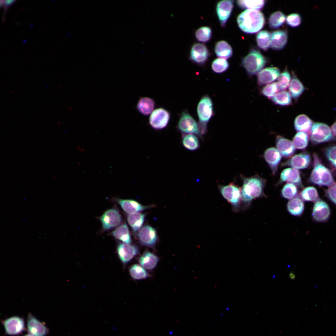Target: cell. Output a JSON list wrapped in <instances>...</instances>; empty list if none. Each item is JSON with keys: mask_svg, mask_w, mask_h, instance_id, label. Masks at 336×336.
Masks as SVG:
<instances>
[{"mask_svg": "<svg viewBox=\"0 0 336 336\" xmlns=\"http://www.w3.org/2000/svg\"><path fill=\"white\" fill-rule=\"evenodd\" d=\"M110 235L124 243L128 244H131L132 243L129 228L126 223H124L117 227Z\"/></svg>", "mask_w": 336, "mask_h": 336, "instance_id": "obj_26", "label": "cell"}, {"mask_svg": "<svg viewBox=\"0 0 336 336\" xmlns=\"http://www.w3.org/2000/svg\"><path fill=\"white\" fill-rule=\"evenodd\" d=\"M280 90L278 82H273L265 86L262 89V93L264 96L271 98L275 96Z\"/></svg>", "mask_w": 336, "mask_h": 336, "instance_id": "obj_44", "label": "cell"}, {"mask_svg": "<svg viewBox=\"0 0 336 336\" xmlns=\"http://www.w3.org/2000/svg\"><path fill=\"white\" fill-rule=\"evenodd\" d=\"M16 1L14 0H2L3 7L5 10H7L10 6L13 4Z\"/></svg>", "mask_w": 336, "mask_h": 336, "instance_id": "obj_49", "label": "cell"}, {"mask_svg": "<svg viewBox=\"0 0 336 336\" xmlns=\"http://www.w3.org/2000/svg\"><path fill=\"white\" fill-rule=\"evenodd\" d=\"M264 181L257 177L244 180L241 189V200L244 203L249 204L254 199L263 194Z\"/></svg>", "mask_w": 336, "mask_h": 336, "instance_id": "obj_2", "label": "cell"}, {"mask_svg": "<svg viewBox=\"0 0 336 336\" xmlns=\"http://www.w3.org/2000/svg\"><path fill=\"white\" fill-rule=\"evenodd\" d=\"M286 16L282 12L277 11L272 13L268 20L269 26L273 28H277L285 22Z\"/></svg>", "mask_w": 336, "mask_h": 336, "instance_id": "obj_37", "label": "cell"}, {"mask_svg": "<svg viewBox=\"0 0 336 336\" xmlns=\"http://www.w3.org/2000/svg\"><path fill=\"white\" fill-rule=\"evenodd\" d=\"M330 214L329 206L324 201L317 200L315 203L312 210V216L313 219L318 222L327 221Z\"/></svg>", "mask_w": 336, "mask_h": 336, "instance_id": "obj_15", "label": "cell"}, {"mask_svg": "<svg viewBox=\"0 0 336 336\" xmlns=\"http://www.w3.org/2000/svg\"><path fill=\"white\" fill-rule=\"evenodd\" d=\"M24 336H33V335H32V334H26V335H25Z\"/></svg>", "mask_w": 336, "mask_h": 336, "instance_id": "obj_53", "label": "cell"}, {"mask_svg": "<svg viewBox=\"0 0 336 336\" xmlns=\"http://www.w3.org/2000/svg\"><path fill=\"white\" fill-rule=\"evenodd\" d=\"M123 210L126 213L132 214L142 211L152 207L145 206L133 199H119L117 201Z\"/></svg>", "mask_w": 336, "mask_h": 336, "instance_id": "obj_18", "label": "cell"}, {"mask_svg": "<svg viewBox=\"0 0 336 336\" xmlns=\"http://www.w3.org/2000/svg\"><path fill=\"white\" fill-rule=\"evenodd\" d=\"M170 118V114L166 109L160 108L154 110L149 118L151 126L156 129H161L167 125Z\"/></svg>", "mask_w": 336, "mask_h": 336, "instance_id": "obj_9", "label": "cell"}, {"mask_svg": "<svg viewBox=\"0 0 336 336\" xmlns=\"http://www.w3.org/2000/svg\"><path fill=\"white\" fill-rule=\"evenodd\" d=\"M301 197L304 201L313 202L317 200L319 198L316 189L314 187H306L302 190L301 193Z\"/></svg>", "mask_w": 336, "mask_h": 336, "instance_id": "obj_40", "label": "cell"}, {"mask_svg": "<svg viewBox=\"0 0 336 336\" xmlns=\"http://www.w3.org/2000/svg\"><path fill=\"white\" fill-rule=\"evenodd\" d=\"M2 323L6 333L9 335L17 334L25 329L24 321L19 317H11L3 321Z\"/></svg>", "mask_w": 336, "mask_h": 336, "instance_id": "obj_16", "label": "cell"}, {"mask_svg": "<svg viewBox=\"0 0 336 336\" xmlns=\"http://www.w3.org/2000/svg\"><path fill=\"white\" fill-rule=\"evenodd\" d=\"M287 209L291 215L296 216H300L304 210V203L299 198L296 197L289 201L287 204Z\"/></svg>", "mask_w": 336, "mask_h": 336, "instance_id": "obj_30", "label": "cell"}, {"mask_svg": "<svg viewBox=\"0 0 336 336\" xmlns=\"http://www.w3.org/2000/svg\"><path fill=\"white\" fill-rule=\"evenodd\" d=\"M327 197L336 204V184L329 187L326 191Z\"/></svg>", "mask_w": 336, "mask_h": 336, "instance_id": "obj_48", "label": "cell"}, {"mask_svg": "<svg viewBox=\"0 0 336 336\" xmlns=\"http://www.w3.org/2000/svg\"><path fill=\"white\" fill-rule=\"evenodd\" d=\"M277 148L282 156L285 158L291 157L294 153L295 147L290 140L278 136L276 140Z\"/></svg>", "mask_w": 336, "mask_h": 336, "instance_id": "obj_21", "label": "cell"}, {"mask_svg": "<svg viewBox=\"0 0 336 336\" xmlns=\"http://www.w3.org/2000/svg\"><path fill=\"white\" fill-rule=\"evenodd\" d=\"M326 157L332 164L336 161V146L328 148L326 152Z\"/></svg>", "mask_w": 336, "mask_h": 336, "instance_id": "obj_47", "label": "cell"}, {"mask_svg": "<svg viewBox=\"0 0 336 336\" xmlns=\"http://www.w3.org/2000/svg\"><path fill=\"white\" fill-rule=\"evenodd\" d=\"M272 100L275 104L282 106L289 105L292 102L290 94L286 91L277 93L272 97Z\"/></svg>", "mask_w": 336, "mask_h": 336, "instance_id": "obj_38", "label": "cell"}, {"mask_svg": "<svg viewBox=\"0 0 336 336\" xmlns=\"http://www.w3.org/2000/svg\"><path fill=\"white\" fill-rule=\"evenodd\" d=\"M238 5L242 8L248 9H260L264 6V1L260 0H238Z\"/></svg>", "mask_w": 336, "mask_h": 336, "instance_id": "obj_39", "label": "cell"}, {"mask_svg": "<svg viewBox=\"0 0 336 336\" xmlns=\"http://www.w3.org/2000/svg\"><path fill=\"white\" fill-rule=\"evenodd\" d=\"M182 142L184 146L187 149L194 151L199 147V142L196 136L192 134L184 135Z\"/></svg>", "mask_w": 336, "mask_h": 336, "instance_id": "obj_32", "label": "cell"}, {"mask_svg": "<svg viewBox=\"0 0 336 336\" xmlns=\"http://www.w3.org/2000/svg\"><path fill=\"white\" fill-rule=\"evenodd\" d=\"M214 50L217 57L223 59L231 58L233 54L231 46L227 42L224 40L220 41L216 43Z\"/></svg>", "mask_w": 336, "mask_h": 336, "instance_id": "obj_29", "label": "cell"}, {"mask_svg": "<svg viewBox=\"0 0 336 336\" xmlns=\"http://www.w3.org/2000/svg\"><path fill=\"white\" fill-rule=\"evenodd\" d=\"M331 129L334 134L336 136V122L332 125Z\"/></svg>", "mask_w": 336, "mask_h": 336, "instance_id": "obj_50", "label": "cell"}, {"mask_svg": "<svg viewBox=\"0 0 336 336\" xmlns=\"http://www.w3.org/2000/svg\"><path fill=\"white\" fill-rule=\"evenodd\" d=\"M197 111L199 129L201 133L203 134L206 132L208 123L214 115L213 102L208 95H204L200 99Z\"/></svg>", "mask_w": 336, "mask_h": 336, "instance_id": "obj_3", "label": "cell"}, {"mask_svg": "<svg viewBox=\"0 0 336 336\" xmlns=\"http://www.w3.org/2000/svg\"><path fill=\"white\" fill-rule=\"evenodd\" d=\"M289 277L292 280H294L296 278L295 274L291 272L289 275Z\"/></svg>", "mask_w": 336, "mask_h": 336, "instance_id": "obj_51", "label": "cell"}, {"mask_svg": "<svg viewBox=\"0 0 336 336\" xmlns=\"http://www.w3.org/2000/svg\"><path fill=\"white\" fill-rule=\"evenodd\" d=\"M212 34V30L209 27L203 26L198 28L196 31L195 35L199 41L205 43L210 40Z\"/></svg>", "mask_w": 336, "mask_h": 336, "instance_id": "obj_41", "label": "cell"}, {"mask_svg": "<svg viewBox=\"0 0 336 336\" xmlns=\"http://www.w3.org/2000/svg\"><path fill=\"white\" fill-rule=\"evenodd\" d=\"M287 40V32L283 30L273 31L270 35V46L273 49L280 50L286 45Z\"/></svg>", "mask_w": 336, "mask_h": 336, "instance_id": "obj_24", "label": "cell"}, {"mask_svg": "<svg viewBox=\"0 0 336 336\" xmlns=\"http://www.w3.org/2000/svg\"><path fill=\"white\" fill-rule=\"evenodd\" d=\"M311 120L306 115L301 114L297 116L294 121V127L297 131L307 132L312 125Z\"/></svg>", "mask_w": 336, "mask_h": 336, "instance_id": "obj_31", "label": "cell"}, {"mask_svg": "<svg viewBox=\"0 0 336 336\" xmlns=\"http://www.w3.org/2000/svg\"><path fill=\"white\" fill-rule=\"evenodd\" d=\"M237 21L239 27L243 32L251 34L258 32L262 28L265 19L260 11L248 9L239 15Z\"/></svg>", "mask_w": 336, "mask_h": 336, "instance_id": "obj_1", "label": "cell"}, {"mask_svg": "<svg viewBox=\"0 0 336 336\" xmlns=\"http://www.w3.org/2000/svg\"><path fill=\"white\" fill-rule=\"evenodd\" d=\"M297 192V188L295 184L288 183L284 185L282 189L281 195L286 199H292L296 195Z\"/></svg>", "mask_w": 336, "mask_h": 336, "instance_id": "obj_43", "label": "cell"}, {"mask_svg": "<svg viewBox=\"0 0 336 336\" xmlns=\"http://www.w3.org/2000/svg\"><path fill=\"white\" fill-rule=\"evenodd\" d=\"M155 103L153 100L148 97L141 98L137 105L138 110L142 114L147 115L154 111Z\"/></svg>", "mask_w": 336, "mask_h": 336, "instance_id": "obj_27", "label": "cell"}, {"mask_svg": "<svg viewBox=\"0 0 336 336\" xmlns=\"http://www.w3.org/2000/svg\"><path fill=\"white\" fill-rule=\"evenodd\" d=\"M287 24L292 27L299 26L301 23V16L297 13H292L288 16L286 18Z\"/></svg>", "mask_w": 336, "mask_h": 336, "instance_id": "obj_46", "label": "cell"}, {"mask_svg": "<svg viewBox=\"0 0 336 336\" xmlns=\"http://www.w3.org/2000/svg\"><path fill=\"white\" fill-rule=\"evenodd\" d=\"M280 182H287L301 187L302 184L299 172L293 168H287L282 172Z\"/></svg>", "mask_w": 336, "mask_h": 336, "instance_id": "obj_23", "label": "cell"}, {"mask_svg": "<svg viewBox=\"0 0 336 336\" xmlns=\"http://www.w3.org/2000/svg\"><path fill=\"white\" fill-rule=\"evenodd\" d=\"M177 128L180 131L184 133L195 134L198 135H200L201 134L199 124L186 110L181 113Z\"/></svg>", "mask_w": 336, "mask_h": 336, "instance_id": "obj_6", "label": "cell"}, {"mask_svg": "<svg viewBox=\"0 0 336 336\" xmlns=\"http://www.w3.org/2000/svg\"><path fill=\"white\" fill-rule=\"evenodd\" d=\"M332 165L336 168V161Z\"/></svg>", "mask_w": 336, "mask_h": 336, "instance_id": "obj_52", "label": "cell"}, {"mask_svg": "<svg viewBox=\"0 0 336 336\" xmlns=\"http://www.w3.org/2000/svg\"><path fill=\"white\" fill-rule=\"evenodd\" d=\"M310 160L309 154L306 152H303L293 156L283 165L291 166L296 169H303L308 166Z\"/></svg>", "mask_w": 336, "mask_h": 336, "instance_id": "obj_19", "label": "cell"}, {"mask_svg": "<svg viewBox=\"0 0 336 336\" xmlns=\"http://www.w3.org/2000/svg\"><path fill=\"white\" fill-rule=\"evenodd\" d=\"M220 190L222 196L235 209L238 208L241 200V190L240 188L231 184L221 186Z\"/></svg>", "mask_w": 336, "mask_h": 336, "instance_id": "obj_11", "label": "cell"}, {"mask_svg": "<svg viewBox=\"0 0 336 336\" xmlns=\"http://www.w3.org/2000/svg\"><path fill=\"white\" fill-rule=\"evenodd\" d=\"M138 237L142 245L150 248L155 246L158 240L156 230L148 225L141 228L138 232Z\"/></svg>", "mask_w": 336, "mask_h": 336, "instance_id": "obj_10", "label": "cell"}, {"mask_svg": "<svg viewBox=\"0 0 336 336\" xmlns=\"http://www.w3.org/2000/svg\"><path fill=\"white\" fill-rule=\"evenodd\" d=\"M100 220L103 230L107 231L118 226L121 223L122 219L119 210L113 208L105 211L100 216Z\"/></svg>", "mask_w": 336, "mask_h": 336, "instance_id": "obj_8", "label": "cell"}, {"mask_svg": "<svg viewBox=\"0 0 336 336\" xmlns=\"http://www.w3.org/2000/svg\"><path fill=\"white\" fill-rule=\"evenodd\" d=\"M314 166L311 172L310 181L313 183L320 186H329L334 182L330 172L316 159Z\"/></svg>", "mask_w": 336, "mask_h": 336, "instance_id": "obj_5", "label": "cell"}, {"mask_svg": "<svg viewBox=\"0 0 336 336\" xmlns=\"http://www.w3.org/2000/svg\"><path fill=\"white\" fill-rule=\"evenodd\" d=\"M159 258L156 255L147 250L145 251L138 259V262L145 269L152 270L156 266Z\"/></svg>", "mask_w": 336, "mask_h": 336, "instance_id": "obj_25", "label": "cell"}, {"mask_svg": "<svg viewBox=\"0 0 336 336\" xmlns=\"http://www.w3.org/2000/svg\"><path fill=\"white\" fill-rule=\"evenodd\" d=\"M146 216L145 214L139 212L128 216V222L134 234H136L141 229Z\"/></svg>", "mask_w": 336, "mask_h": 336, "instance_id": "obj_28", "label": "cell"}, {"mask_svg": "<svg viewBox=\"0 0 336 336\" xmlns=\"http://www.w3.org/2000/svg\"><path fill=\"white\" fill-rule=\"evenodd\" d=\"M118 255L121 262L126 264L130 261L138 253V247L125 243H120L117 247Z\"/></svg>", "mask_w": 336, "mask_h": 336, "instance_id": "obj_12", "label": "cell"}, {"mask_svg": "<svg viewBox=\"0 0 336 336\" xmlns=\"http://www.w3.org/2000/svg\"><path fill=\"white\" fill-rule=\"evenodd\" d=\"M229 64L226 60L222 58H217L212 62L211 67L212 71L217 73L224 72L228 68Z\"/></svg>", "mask_w": 336, "mask_h": 336, "instance_id": "obj_42", "label": "cell"}, {"mask_svg": "<svg viewBox=\"0 0 336 336\" xmlns=\"http://www.w3.org/2000/svg\"><path fill=\"white\" fill-rule=\"evenodd\" d=\"M280 74L279 69L276 67H268L261 70L258 75V81L263 85L272 82L278 78Z\"/></svg>", "mask_w": 336, "mask_h": 336, "instance_id": "obj_20", "label": "cell"}, {"mask_svg": "<svg viewBox=\"0 0 336 336\" xmlns=\"http://www.w3.org/2000/svg\"><path fill=\"white\" fill-rule=\"evenodd\" d=\"M289 90L292 97L296 99L302 93L304 87L298 78L293 77L290 83Z\"/></svg>", "mask_w": 336, "mask_h": 336, "instance_id": "obj_33", "label": "cell"}, {"mask_svg": "<svg viewBox=\"0 0 336 336\" xmlns=\"http://www.w3.org/2000/svg\"><path fill=\"white\" fill-rule=\"evenodd\" d=\"M332 134L330 128L326 124L321 123H315L311 129L310 138L311 142L315 144L327 142L331 140Z\"/></svg>", "mask_w": 336, "mask_h": 336, "instance_id": "obj_7", "label": "cell"}, {"mask_svg": "<svg viewBox=\"0 0 336 336\" xmlns=\"http://www.w3.org/2000/svg\"><path fill=\"white\" fill-rule=\"evenodd\" d=\"M292 143L295 147L299 149H304L308 146V136L304 132H298L294 137Z\"/></svg>", "mask_w": 336, "mask_h": 336, "instance_id": "obj_35", "label": "cell"}, {"mask_svg": "<svg viewBox=\"0 0 336 336\" xmlns=\"http://www.w3.org/2000/svg\"><path fill=\"white\" fill-rule=\"evenodd\" d=\"M130 274L132 278L136 280L145 279L148 276V274L146 270L141 265L138 264H134L129 268Z\"/></svg>", "mask_w": 336, "mask_h": 336, "instance_id": "obj_34", "label": "cell"}, {"mask_svg": "<svg viewBox=\"0 0 336 336\" xmlns=\"http://www.w3.org/2000/svg\"><path fill=\"white\" fill-rule=\"evenodd\" d=\"M270 35L267 30L259 32L256 36V41L259 47L264 50H267L270 45Z\"/></svg>", "mask_w": 336, "mask_h": 336, "instance_id": "obj_36", "label": "cell"}, {"mask_svg": "<svg viewBox=\"0 0 336 336\" xmlns=\"http://www.w3.org/2000/svg\"><path fill=\"white\" fill-rule=\"evenodd\" d=\"M209 55V51L204 44L196 43L191 48L190 58L193 62L202 65L207 61Z\"/></svg>", "mask_w": 336, "mask_h": 336, "instance_id": "obj_13", "label": "cell"}, {"mask_svg": "<svg viewBox=\"0 0 336 336\" xmlns=\"http://www.w3.org/2000/svg\"><path fill=\"white\" fill-rule=\"evenodd\" d=\"M291 77L287 70H285L280 74L278 78V83L280 90L286 89L290 84Z\"/></svg>", "mask_w": 336, "mask_h": 336, "instance_id": "obj_45", "label": "cell"}, {"mask_svg": "<svg viewBox=\"0 0 336 336\" xmlns=\"http://www.w3.org/2000/svg\"><path fill=\"white\" fill-rule=\"evenodd\" d=\"M266 60L259 51L253 50L242 59L241 64L250 75L259 72L265 66Z\"/></svg>", "mask_w": 336, "mask_h": 336, "instance_id": "obj_4", "label": "cell"}, {"mask_svg": "<svg viewBox=\"0 0 336 336\" xmlns=\"http://www.w3.org/2000/svg\"><path fill=\"white\" fill-rule=\"evenodd\" d=\"M27 324L29 332L34 336H45L48 332L47 327L31 313L28 315Z\"/></svg>", "mask_w": 336, "mask_h": 336, "instance_id": "obj_17", "label": "cell"}, {"mask_svg": "<svg viewBox=\"0 0 336 336\" xmlns=\"http://www.w3.org/2000/svg\"><path fill=\"white\" fill-rule=\"evenodd\" d=\"M264 157L269 166L273 174H275L281 158L280 152L275 148H269L265 151Z\"/></svg>", "mask_w": 336, "mask_h": 336, "instance_id": "obj_22", "label": "cell"}, {"mask_svg": "<svg viewBox=\"0 0 336 336\" xmlns=\"http://www.w3.org/2000/svg\"><path fill=\"white\" fill-rule=\"evenodd\" d=\"M233 0H222L216 7V12L221 26L224 27L230 17L233 8Z\"/></svg>", "mask_w": 336, "mask_h": 336, "instance_id": "obj_14", "label": "cell"}]
</instances>
